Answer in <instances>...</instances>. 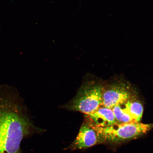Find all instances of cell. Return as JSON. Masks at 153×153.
Instances as JSON below:
<instances>
[{
    "label": "cell",
    "instance_id": "6da1fadb",
    "mask_svg": "<svg viewBox=\"0 0 153 153\" xmlns=\"http://www.w3.org/2000/svg\"><path fill=\"white\" fill-rule=\"evenodd\" d=\"M16 88L0 84V153H22L21 144L34 126Z\"/></svg>",
    "mask_w": 153,
    "mask_h": 153
},
{
    "label": "cell",
    "instance_id": "7a4b0ae2",
    "mask_svg": "<svg viewBox=\"0 0 153 153\" xmlns=\"http://www.w3.org/2000/svg\"><path fill=\"white\" fill-rule=\"evenodd\" d=\"M90 123L98 134L101 143H116L136 138L148 132L153 128V124H144L140 122H117L105 127H96Z\"/></svg>",
    "mask_w": 153,
    "mask_h": 153
},
{
    "label": "cell",
    "instance_id": "3957f363",
    "mask_svg": "<svg viewBox=\"0 0 153 153\" xmlns=\"http://www.w3.org/2000/svg\"><path fill=\"white\" fill-rule=\"evenodd\" d=\"M102 85L96 82H85L64 108L89 115L102 106Z\"/></svg>",
    "mask_w": 153,
    "mask_h": 153
},
{
    "label": "cell",
    "instance_id": "277c9868",
    "mask_svg": "<svg viewBox=\"0 0 153 153\" xmlns=\"http://www.w3.org/2000/svg\"><path fill=\"white\" fill-rule=\"evenodd\" d=\"M131 89L123 83H115L103 87L102 106L112 109L115 106L124 104L131 99Z\"/></svg>",
    "mask_w": 153,
    "mask_h": 153
},
{
    "label": "cell",
    "instance_id": "5b68a950",
    "mask_svg": "<svg viewBox=\"0 0 153 153\" xmlns=\"http://www.w3.org/2000/svg\"><path fill=\"white\" fill-rule=\"evenodd\" d=\"M100 143L97 131L87 120L82 124L75 140L68 149L71 150H81L90 148Z\"/></svg>",
    "mask_w": 153,
    "mask_h": 153
},
{
    "label": "cell",
    "instance_id": "8992f818",
    "mask_svg": "<svg viewBox=\"0 0 153 153\" xmlns=\"http://www.w3.org/2000/svg\"><path fill=\"white\" fill-rule=\"evenodd\" d=\"M90 123L99 127H108L117 122L112 109L101 106L91 114L87 115Z\"/></svg>",
    "mask_w": 153,
    "mask_h": 153
},
{
    "label": "cell",
    "instance_id": "52a82bcc",
    "mask_svg": "<svg viewBox=\"0 0 153 153\" xmlns=\"http://www.w3.org/2000/svg\"><path fill=\"white\" fill-rule=\"evenodd\" d=\"M122 105L124 110L136 122H140L143 113V107L140 102L132 97Z\"/></svg>",
    "mask_w": 153,
    "mask_h": 153
},
{
    "label": "cell",
    "instance_id": "ba28073f",
    "mask_svg": "<svg viewBox=\"0 0 153 153\" xmlns=\"http://www.w3.org/2000/svg\"><path fill=\"white\" fill-rule=\"evenodd\" d=\"M117 123L137 122L124 111L121 105H117L112 109Z\"/></svg>",
    "mask_w": 153,
    "mask_h": 153
}]
</instances>
